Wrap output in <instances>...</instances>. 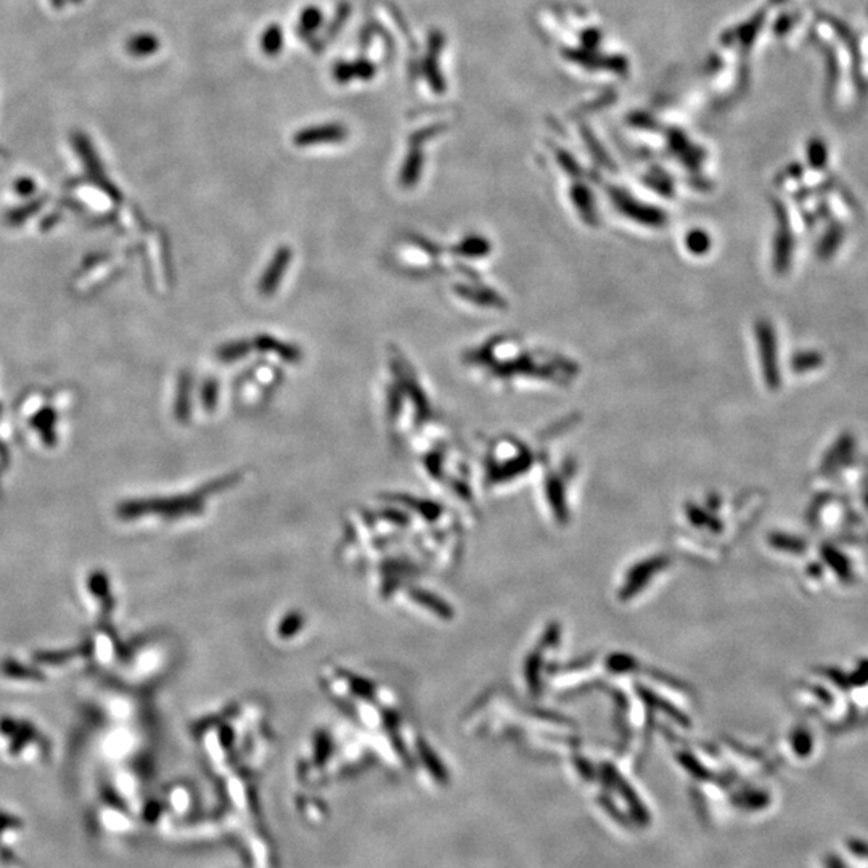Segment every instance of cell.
Returning <instances> with one entry per match:
<instances>
[{"label":"cell","instance_id":"1","mask_svg":"<svg viewBox=\"0 0 868 868\" xmlns=\"http://www.w3.org/2000/svg\"><path fill=\"white\" fill-rule=\"evenodd\" d=\"M29 825L20 812L0 806V868H28Z\"/></svg>","mask_w":868,"mask_h":868},{"label":"cell","instance_id":"2","mask_svg":"<svg viewBox=\"0 0 868 868\" xmlns=\"http://www.w3.org/2000/svg\"><path fill=\"white\" fill-rule=\"evenodd\" d=\"M754 338H756L765 386L770 391H777L782 386V373L780 362H778L780 361V357H778V339L774 325L767 319L757 320L756 325H754Z\"/></svg>","mask_w":868,"mask_h":868},{"label":"cell","instance_id":"3","mask_svg":"<svg viewBox=\"0 0 868 868\" xmlns=\"http://www.w3.org/2000/svg\"><path fill=\"white\" fill-rule=\"evenodd\" d=\"M775 213L778 215V229L774 237V253H772V262L777 274H787L791 267L793 253H794V237L793 229L789 224V215L787 208L782 203L775 205Z\"/></svg>","mask_w":868,"mask_h":868},{"label":"cell","instance_id":"4","mask_svg":"<svg viewBox=\"0 0 868 868\" xmlns=\"http://www.w3.org/2000/svg\"><path fill=\"white\" fill-rule=\"evenodd\" d=\"M309 621L299 611H286L274 622V637L281 643L298 642L308 632Z\"/></svg>","mask_w":868,"mask_h":868},{"label":"cell","instance_id":"5","mask_svg":"<svg viewBox=\"0 0 868 868\" xmlns=\"http://www.w3.org/2000/svg\"><path fill=\"white\" fill-rule=\"evenodd\" d=\"M346 137V130L337 124L322 125V128H314L299 133L295 137V143L298 145H315V143H327L333 140H341Z\"/></svg>","mask_w":868,"mask_h":868},{"label":"cell","instance_id":"6","mask_svg":"<svg viewBox=\"0 0 868 868\" xmlns=\"http://www.w3.org/2000/svg\"><path fill=\"white\" fill-rule=\"evenodd\" d=\"M844 238V229L841 224H833L830 227V229L823 233V237L820 238L818 247H817V254L820 259H830L831 256H833L838 249H840L841 243Z\"/></svg>","mask_w":868,"mask_h":868},{"label":"cell","instance_id":"7","mask_svg":"<svg viewBox=\"0 0 868 868\" xmlns=\"http://www.w3.org/2000/svg\"><path fill=\"white\" fill-rule=\"evenodd\" d=\"M823 365V357L817 351L796 352L791 359V368L796 373H806Z\"/></svg>","mask_w":868,"mask_h":868},{"label":"cell","instance_id":"8","mask_svg":"<svg viewBox=\"0 0 868 868\" xmlns=\"http://www.w3.org/2000/svg\"><path fill=\"white\" fill-rule=\"evenodd\" d=\"M290 261V251L288 249H281L280 253L275 256V261L272 264V271L269 269V272L266 274V277L262 278V291H272L275 286H277V281L281 275V269H285L286 264H288Z\"/></svg>","mask_w":868,"mask_h":868},{"label":"cell","instance_id":"9","mask_svg":"<svg viewBox=\"0 0 868 868\" xmlns=\"http://www.w3.org/2000/svg\"><path fill=\"white\" fill-rule=\"evenodd\" d=\"M709 235H706L703 230H692L685 237V248L690 254L701 256L706 251H709Z\"/></svg>","mask_w":868,"mask_h":868},{"label":"cell","instance_id":"10","mask_svg":"<svg viewBox=\"0 0 868 868\" xmlns=\"http://www.w3.org/2000/svg\"><path fill=\"white\" fill-rule=\"evenodd\" d=\"M807 158H809V163L812 164V167H816V169H822V167H825V164H827V161H828L827 145L820 140H812L809 143V147H807Z\"/></svg>","mask_w":868,"mask_h":868},{"label":"cell","instance_id":"11","mask_svg":"<svg viewBox=\"0 0 868 868\" xmlns=\"http://www.w3.org/2000/svg\"><path fill=\"white\" fill-rule=\"evenodd\" d=\"M262 47H264V50H266V53H269V55H275V53L280 50V47H281V33H280V29L275 26V25L272 28H269L267 31H266L264 39H262Z\"/></svg>","mask_w":868,"mask_h":868},{"label":"cell","instance_id":"12","mask_svg":"<svg viewBox=\"0 0 868 868\" xmlns=\"http://www.w3.org/2000/svg\"><path fill=\"white\" fill-rule=\"evenodd\" d=\"M322 20L320 11L317 9H308L304 11V15L301 18V26L303 29H306V31H312L317 26H319V23Z\"/></svg>","mask_w":868,"mask_h":868}]
</instances>
